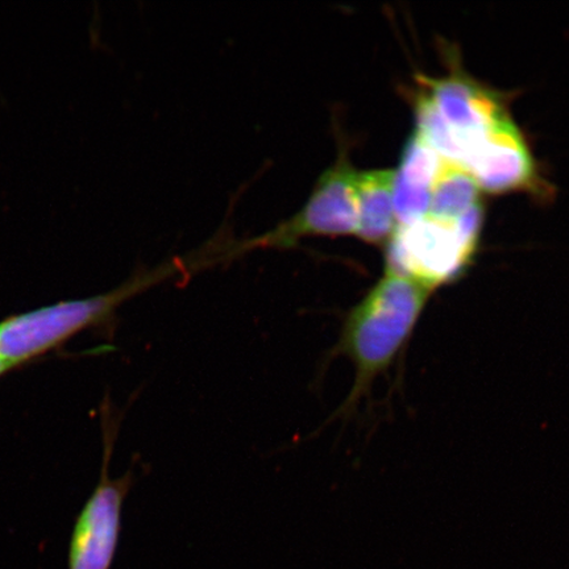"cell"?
Returning <instances> with one entry per match:
<instances>
[{
	"label": "cell",
	"instance_id": "1",
	"mask_svg": "<svg viewBox=\"0 0 569 569\" xmlns=\"http://www.w3.org/2000/svg\"><path fill=\"white\" fill-rule=\"evenodd\" d=\"M431 295L415 281L386 273L347 312L330 359L346 356L352 362L355 379L338 416L355 415L371 396L375 382L401 359Z\"/></svg>",
	"mask_w": 569,
	"mask_h": 569
},
{
	"label": "cell",
	"instance_id": "2",
	"mask_svg": "<svg viewBox=\"0 0 569 569\" xmlns=\"http://www.w3.org/2000/svg\"><path fill=\"white\" fill-rule=\"evenodd\" d=\"M209 267L199 249L158 267L140 270L118 288L84 300L63 301L0 322V361L12 368L59 348L78 333L116 322L120 306L177 274Z\"/></svg>",
	"mask_w": 569,
	"mask_h": 569
},
{
	"label": "cell",
	"instance_id": "3",
	"mask_svg": "<svg viewBox=\"0 0 569 569\" xmlns=\"http://www.w3.org/2000/svg\"><path fill=\"white\" fill-rule=\"evenodd\" d=\"M386 246V273L415 281L433 293L468 272L479 239L469 237L458 218L427 213L415 223L397 226Z\"/></svg>",
	"mask_w": 569,
	"mask_h": 569
},
{
	"label": "cell",
	"instance_id": "4",
	"mask_svg": "<svg viewBox=\"0 0 569 569\" xmlns=\"http://www.w3.org/2000/svg\"><path fill=\"white\" fill-rule=\"evenodd\" d=\"M356 174L345 151L318 178L308 201L293 216L277 224L273 230L251 240L241 241L243 253L256 248L295 247L306 238H337L356 234L358 229V199Z\"/></svg>",
	"mask_w": 569,
	"mask_h": 569
},
{
	"label": "cell",
	"instance_id": "5",
	"mask_svg": "<svg viewBox=\"0 0 569 569\" xmlns=\"http://www.w3.org/2000/svg\"><path fill=\"white\" fill-rule=\"evenodd\" d=\"M102 416L104 452L101 479L71 532L68 569H111L122 531L123 505L133 487L131 471L118 479L110 478V458L119 419L112 417L109 402H104Z\"/></svg>",
	"mask_w": 569,
	"mask_h": 569
},
{
	"label": "cell",
	"instance_id": "6",
	"mask_svg": "<svg viewBox=\"0 0 569 569\" xmlns=\"http://www.w3.org/2000/svg\"><path fill=\"white\" fill-rule=\"evenodd\" d=\"M425 81L426 89L422 91L458 141L462 168L473 149L496 127L510 120L507 109L495 92L465 74L452 73Z\"/></svg>",
	"mask_w": 569,
	"mask_h": 569
},
{
	"label": "cell",
	"instance_id": "7",
	"mask_svg": "<svg viewBox=\"0 0 569 569\" xmlns=\"http://www.w3.org/2000/svg\"><path fill=\"white\" fill-rule=\"evenodd\" d=\"M462 169L480 189L493 194L531 189L538 178L529 148L511 120L496 127L468 156Z\"/></svg>",
	"mask_w": 569,
	"mask_h": 569
},
{
	"label": "cell",
	"instance_id": "8",
	"mask_svg": "<svg viewBox=\"0 0 569 569\" xmlns=\"http://www.w3.org/2000/svg\"><path fill=\"white\" fill-rule=\"evenodd\" d=\"M446 160L412 132L395 176L393 206L398 226H408L429 213L431 190Z\"/></svg>",
	"mask_w": 569,
	"mask_h": 569
},
{
	"label": "cell",
	"instance_id": "9",
	"mask_svg": "<svg viewBox=\"0 0 569 569\" xmlns=\"http://www.w3.org/2000/svg\"><path fill=\"white\" fill-rule=\"evenodd\" d=\"M395 170H358V229L356 237L369 244H387L397 229L393 187Z\"/></svg>",
	"mask_w": 569,
	"mask_h": 569
},
{
	"label": "cell",
	"instance_id": "10",
	"mask_svg": "<svg viewBox=\"0 0 569 569\" xmlns=\"http://www.w3.org/2000/svg\"><path fill=\"white\" fill-rule=\"evenodd\" d=\"M479 184L466 169L446 161L431 190L430 216L457 219L480 202Z\"/></svg>",
	"mask_w": 569,
	"mask_h": 569
},
{
	"label": "cell",
	"instance_id": "11",
	"mask_svg": "<svg viewBox=\"0 0 569 569\" xmlns=\"http://www.w3.org/2000/svg\"><path fill=\"white\" fill-rule=\"evenodd\" d=\"M11 369H13V368L10 367L9 365H6V362H3V361H0V377H2L4 373L11 371Z\"/></svg>",
	"mask_w": 569,
	"mask_h": 569
}]
</instances>
